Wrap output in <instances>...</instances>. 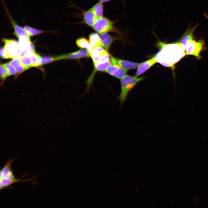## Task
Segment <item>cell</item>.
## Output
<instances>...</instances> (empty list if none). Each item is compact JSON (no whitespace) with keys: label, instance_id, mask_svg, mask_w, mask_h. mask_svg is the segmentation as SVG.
Segmentation results:
<instances>
[{"label":"cell","instance_id":"6da1fadb","mask_svg":"<svg viewBox=\"0 0 208 208\" xmlns=\"http://www.w3.org/2000/svg\"><path fill=\"white\" fill-rule=\"evenodd\" d=\"M161 49L155 55L157 62L173 70L174 65L185 55V49L177 42L170 44L159 43Z\"/></svg>","mask_w":208,"mask_h":208},{"label":"cell","instance_id":"7a4b0ae2","mask_svg":"<svg viewBox=\"0 0 208 208\" xmlns=\"http://www.w3.org/2000/svg\"><path fill=\"white\" fill-rule=\"evenodd\" d=\"M144 79L142 77H139L126 75L121 79V92L118 97L120 101V107L125 102L128 94L132 89Z\"/></svg>","mask_w":208,"mask_h":208},{"label":"cell","instance_id":"3957f363","mask_svg":"<svg viewBox=\"0 0 208 208\" xmlns=\"http://www.w3.org/2000/svg\"><path fill=\"white\" fill-rule=\"evenodd\" d=\"M14 159L9 160L0 172V190L7 187L15 183L23 181L19 179H17L11 169L12 162Z\"/></svg>","mask_w":208,"mask_h":208},{"label":"cell","instance_id":"277c9868","mask_svg":"<svg viewBox=\"0 0 208 208\" xmlns=\"http://www.w3.org/2000/svg\"><path fill=\"white\" fill-rule=\"evenodd\" d=\"M92 27L100 34L109 32L120 33L115 27L112 21L103 16L97 18Z\"/></svg>","mask_w":208,"mask_h":208},{"label":"cell","instance_id":"5b68a950","mask_svg":"<svg viewBox=\"0 0 208 208\" xmlns=\"http://www.w3.org/2000/svg\"><path fill=\"white\" fill-rule=\"evenodd\" d=\"M205 49V43L203 40H200L198 41L193 40L188 42L186 45L185 55H193L197 59H200L201 58L200 53Z\"/></svg>","mask_w":208,"mask_h":208},{"label":"cell","instance_id":"8992f818","mask_svg":"<svg viewBox=\"0 0 208 208\" xmlns=\"http://www.w3.org/2000/svg\"><path fill=\"white\" fill-rule=\"evenodd\" d=\"M3 40L5 43L4 48L7 52L9 58H18L21 52L19 42L14 40L5 38Z\"/></svg>","mask_w":208,"mask_h":208},{"label":"cell","instance_id":"52a82bcc","mask_svg":"<svg viewBox=\"0 0 208 208\" xmlns=\"http://www.w3.org/2000/svg\"><path fill=\"white\" fill-rule=\"evenodd\" d=\"M111 63L118 65L127 71L129 70L138 68L140 63L120 59L110 55Z\"/></svg>","mask_w":208,"mask_h":208},{"label":"cell","instance_id":"ba28073f","mask_svg":"<svg viewBox=\"0 0 208 208\" xmlns=\"http://www.w3.org/2000/svg\"><path fill=\"white\" fill-rule=\"evenodd\" d=\"M89 53L83 49H80L77 51L54 57L55 60L64 59H78L85 57H89Z\"/></svg>","mask_w":208,"mask_h":208},{"label":"cell","instance_id":"9c48e42d","mask_svg":"<svg viewBox=\"0 0 208 208\" xmlns=\"http://www.w3.org/2000/svg\"><path fill=\"white\" fill-rule=\"evenodd\" d=\"M105 71L120 79L127 75V72L119 66L111 63Z\"/></svg>","mask_w":208,"mask_h":208},{"label":"cell","instance_id":"30bf717a","mask_svg":"<svg viewBox=\"0 0 208 208\" xmlns=\"http://www.w3.org/2000/svg\"><path fill=\"white\" fill-rule=\"evenodd\" d=\"M11 24L14 28V32L13 34L19 39L23 38L26 39L29 42H31L29 36L27 32L24 29V28L17 25L11 17V16L8 14Z\"/></svg>","mask_w":208,"mask_h":208},{"label":"cell","instance_id":"8fae6325","mask_svg":"<svg viewBox=\"0 0 208 208\" xmlns=\"http://www.w3.org/2000/svg\"><path fill=\"white\" fill-rule=\"evenodd\" d=\"M157 62L155 55L152 58L142 63H140L135 75L138 77Z\"/></svg>","mask_w":208,"mask_h":208},{"label":"cell","instance_id":"7c38bea8","mask_svg":"<svg viewBox=\"0 0 208 208\" xmlns=\"http://www.w3.org/2000/svg\"><path fill=\"white\" fill-rule=\"evenodd\" d=\"M198 26L196 25L193 28L190 27L189 26L181 37L177 42L181 44L185 49L187 44L193 40L194 32Z\"/></svg>","mask_w":208,"mask_h":208},{"label":"cell","instance_id":"4fadbf2b","mask_svg":"<svg viewBox=\"0 0 208 208\" xmlns=\"http://www.w3.org/2000/svg\"><path fill=\"white\" fill-rule=\"evenodd\" d=\"M83 19L85 23L92 27L97 18L91 8L85 11L83 14Z\"/></svg>","mask_w":208,"mask_h":208},{"label":"cell","instance_id":"5bb4252c","mask_svg":"<svg viewBox=\"0 0 208 208\" xmlns=\"http://www.w3.org/2000/svg\"><path fill=\"white\" fill-rule=\"evenodd\" d=\"M100 37L103 47L107 51L111 44L113 41L114 37L107 33L100 34Z\"/></svg>","mask_w":208,"mask_h":208},{"label":"cell","instance_id":"9a60e30c","mask_svg":"<svg viewBox=\"0 0 208 208\" xmlns=\"http://www.w3.org/2000/svg\"><path fill=\"white\" fill-rule=\"evenodd\" d=\"M89 41L93 48L99 46L103 47L101 38L97 33L93 32L89 34Z\"/></svg>","mask_w":208,"mask_h":208},{"label":"cell","instance_id":"2e32d148","mask_svg":"<svg viewBox=\"0 0 208 208\" xmlns=\"http://www.w3.org/2000/svg\"><path fill=\"white\" fill-rule=\"evenodd\" d=\"M91 9L97 18L103 16V5L102 2L100 1L98 2Z\"/></svg>","mask_w":208,"mask_h":208},{"label":"cell","instance_id":"e0dca14e","mask_svg":"<svg viewBox=\"0 0 208 208\" xmlns=\"http://www.w3.org/2000/svg\"><path fill=\"white\" fill-rule=\"evenodd\" d=\"M18 58L21 64L26 70L33 67L32 60L29 54Z\"/></svg>","mask_w":208,"mask_h":208},{"label":"cell","instance_id":"ac0fdd59","mask_svg":"<svg viewBox=\"0 0 208 208\" xmlns=\"http://www.w3.org/2000/svg\"><path fill=\"white\" fill-rule=\"evenodd\" d=\"M9 62L15 69L18 73L20 74L26 70L21 64L18 58L13 59Z\"/></svg>","mask_w":208,"mask_h":208},{"label":"cell","instance_id":"d6986e66","mask_svg":"<svg viewBox=\"0 0 208 208\" xmlns=\"http://www.w3.org/2000/svg\"><path fill=\"white\" fill-rule=\"evenodd\" d=\"M111 60H109L105 62H98L94 64V71H105L108 67L111 64Z\"/></svg>","mask_w":208,"mask_h":208},{"label":"cell","instance_id":"ffe728a7","mask_svg":"<svg viewBox=\"0 0 208 208\" xmlns=\"http://www.w3.org/2000/svg\"><path fill=\"white\" fill-rule=\"evenodd\" d=\"M76 44L79 47L82 49H86L91 44L89 41L83 37L77 39Z\"/></svg>","mask_w":208,"mask_h":208},{"label":"cell","instance_id":"44dd1931","mask_svg":"<svg viewBox=\"0 0 208 208\" xmlns=\"http://www.w3.org/2000/svg\"><path fill=\"white\" fill-rule=\"evenodd\" d=\"M24 29L29 36H32L46 32V31L34 28L28 25L25 26Z\"/></svg>","mask_w":208,"mask_h":208},{"label":"cell","instance_id":"7402d4cb","mask_svg":"<svg viewBox=\"0 0 208 208\" xmlns=\"http://www.w3.org/2000/svg\"><path fill=\"white\" fill-rule=\"evenodd\" d=\"M32 62L33 67H37L40 66L39 62L41 57L35 52H31L29 54Z\"/></svg>","mask_w":208,"mask_h":208},{"label":"cell","instance_id":"603a6c76","mask_svg":"<svg viewBox=\"0 0 208 208\" xmlns=\"http://www.w3.org/2000/svg\"><path fill=\"white\" fill-rule=\"evenodd\" d=\"M0 75L2 81H3L7 77L10 76L4 64H0Z\"/></svg>","mask_w":208,"mask_h":208},{"label":"cell","instance_id":"cb8c5ba5","mask_svg":"<svg viewBox=\"0 0 208 208\" xmlns=\"http://www.w3.org/2000/svg\"><path fill=\"white\" fill-rule=\"evenodd\" d=\"M90 56L92 58L94 64L99 62L101 57V55L93 50L89 52Z\"/></svg>","mask_w":208,"mask_h":208},{"label":"cell","instance_id":"d4e9b609","mask_svg":"<svg viewBox=\"0 0 208 208\" xmlns=\"http://www.w3.org/2000/svg\"><path fill=\"white\" fill-rule=\"evenodd\" d=\"M55 61L54 57L49 56L42 57L39 62L40 66L46 64L51 62Z\"/></svg>","mask_w":208,"mask_h":208},{"label":"cell","instance_id":"484cf974","mask_svg":"<svg viewBox=\"0 0 208 208\" xmlns=\"http://www.w3.org/2000/svg\"><path fill=\"white\" fill-rule=\"evenodd\" d=\"M4 65L7 69L10 76L11 75H14L16 74L17 72L16 70L9 62L4 64Z\"/></svg>","mask_w":208,"mask_h":208},{"label":"cell","instance_id":"4316f807","mask_svg":"<svg viewBox=\"0 0 208 208\" xmlns=\"http://www.w3.org/2000/svg\"><path fill=\"white\" fill-rule=\"evenodd\" d=\"M93 50L101 56L108 53L107 51L102 47L99 46L94 48Z\"/></svg>","mask_w":208,"mask_h":208},{"label":"cell","instance_id":"83f0119b","mask_svg":"<svg viewBox=\"0 0 208 208\" xmlns=\"http://www.w3.org/2000/svg\"><path fill=\"white\" fill-rule=\"evenodd\" d=\"M110 55L108 52L102 55L99 62H105L110 60Z\"/></svg>","mask_w":208,"mask_h":208},{"label":"cell","instance_id":"f1b7e54d","mask_svg":"<svg viewBox=\"0 0 208 208\" xmlns=\"http://www.w3.org/2000/svg\"><path fill=\"white\" fill-rule=\"evenodd\" d=\"M0 56L3 58H9L8 53L4 47H1L0 49Z\"/></svg>","mask_w":208,"mask_h":208},{"label":"cell","instance_id":"f546056e","mask_svg":"<svg viewBox=\"0 0 208 208\" xmlns=\"http://www.w3.org/2000/svg\"><path fill=\"white\" fill-rule=\"evenodd\" d=\"M29 49L31 52H35L34 46L31 42L29 43Z\"/></svg>","mask_w":208,"mask_h":208},{"label":"cell","instance_id":"4dcf8cb0","mask_svg":"<svg viewBox=\"0 0 208 208\" xmlns=\"http://www.w3.org/2000/svg\"><path fill=\"white\" fill-rule=\"evenodd\" d=\"M99 1L103 2H105L112 0H99Z\"/></svg>","mask_w":208,"mask_h":208},{"label":"cell","instance_id":"1f68e13d","mask_svg":"<svg viewBox=\"0 0 208 208\" xmlns=\"http://www.w3.org/2000/svg\"><path fill=\"white\" fill-rule=\"evenodd\" d=\"M203 15L208 20V15L205 13H203Z\"/></svg>","mask_w":208,"mask_h":208}]
</instances>
